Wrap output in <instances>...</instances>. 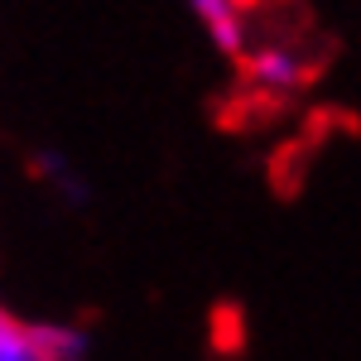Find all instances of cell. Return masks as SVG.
Masks as SVG:
<instances>
[{
	"mask_svg": "<svg viewBox=\"0 0 361 361\" xmlns=\"http://www.w3.org/2000/svg\"><path fill=\"white\" fill-rule=\"evenodd\" d=\"M0 361H49L39 352V342L29 333V323H15V318H5L0 323Z\"/></svg>",
	"mask_w": 361,
	"mask_h": 361,
	"instance_id": "cell-4",
	"label": "cell"
},
{
	"mask_svg": "<svg viewBox=\"0 0 361 361\" xmlns=\"http://www.w3.org/2000/svg\"><path fill=\"white\" fill-rule=\"evenodd\" d=\"M29 333L39 342V352L49 361H87V333L68 323H29Z\"/></svg>",
	"mask_w": 361,
	"mask_h": 361,
	"instance_id": "cell-3",
	"label": "cell"
},
{
	"mask_svg": "<svg viewBox=\"0 0 361 361\" xmlns=\"http://www.w3.org/2000/svg\"><path fill=\"white\" fill-rule=\"evenodd\" d=\"M246 78L270 97H294L308 82V63L289 44H265V49H255L246 58Z\"/></svg>",
	"mask_w": 361,
	"mask_h": 361,
	"instance_id": "cell-1",
	"label": "cell"
},
{
	"mask_svg": "<svg viewBox=\"0 0 361 361\" xmlns=\"http://www.w3.org/2000/svg\"><path fill=\"white\" fill-rule=\"evenodd\" d=\"M188 5H193V15L202 20V29L212 34V44L222 54H241L246 34H241V5L236 0H188Z\"/></svg>",
	"mask_w": 361,
	"mask_h": 361,
	"instance_id": "cell-2",
	"label": "cell"
}]
</instances>
